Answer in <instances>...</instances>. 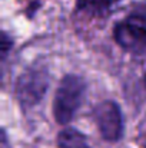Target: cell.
<instances>
[{
  "instance_id": "3957f363",
  "label": "cell",
  "mask_w": 146,
  "mask_h": 148,
  "mask_svg": "<svg viewBox=\"0 0 146 148\" xmlns=\"http://www.w3.org/2000/svg\"><path fill=\"white\" fill-rule=\"evenodd\" d=\"M115 42L126 52L146 53V3L138 6L113 27Z\"/></svg>"
},
{
  "instance_id": "8992f818",
  "label": "cell",
  "mask_w": 146,
  "mask_h": 148,
  "mask_svg": "<svg viewBox=\"0 0 146 148\" xmlns=\"http://www.w3.org/2000/svg\"><path fill=\"white\" fill-rule=\"evenodd\" d=\"M57 145L59 148H90L86 137L75 128L62 130L57 135Z\"/></svg>"
},
{
  "instance_id": "52a82bcc",
  "label": "cell",
  "mask_w": 146,
  "mask_h": 148,
  "mask_svg": "<svg viewBox=\"0 0 146 148\" xmlns=\"http://www.w3.org/2000/svg\"><path fill=\"white\" fill-rule=\"evenodd\" d=\"M12 48H13L12 38L6 32H1V35H0V52H1V60L3 62L6 60V58H7L9 52L12 50Z\"/></svg>"
},
{
  "instance_id": "7a4b0ae2",
  "label": "cell",
  "mask_w": 146,
  "mask_h": 148,
  "mask_svg": "<svg viewBox=\"0 0 146 148\" xmlns=\"http://www.w3.org/2000/svg\"><path fill=\"white\" fill-rule=\"evenodd\" d=\"M50 75L43 62L30 65L23 73L19 75L14 84V95L23 109L36 106L49 89Z\"/></svg>"
},
{
  "instance_id": "ba28073f",
  "label": "cell",
  "mask_w": 146,
  "mask_h": 148,
  "mask_svg": "<svg viewBox=\"0 0 146 148\" xmlns=\"http://www.w3.org/2000/svg\"><path fill=\"white\" fill-rule=\"evenodd\" d=\"M143 85H145V88H146V73H145V78H143Z\"/></svg>"
},
{
  "instance_id": "277c9868",
  "label": "cell",
  "mask_w": 146,
  "mask_h": 148,
  "mask_svg": "<svg viewBox=\"0 0 146 148\" xmlns=\"http://www.w3.org/2000/svg\"><path fill=\"white\" fill-rule=\"evenodd\" d=\"M93 119L103 140L109 143L119 141L123 135V115L115 101L99 102L92 111Z\"/></svg>"
},
{
  "instance_id": "5b68a950",
  "label": "cell",
  "mask_w": 146,
  "mask_h": 148,
  "mask_svg": "<svg viewBox=\"0 0 146 148\" xmlns=\"http://www.w3.org/2000/svg\"><path fill=\"white\" fill-rule=\"evenodd\" d=\"M120 0H76V12L88 13L92 17H106Z\"/></svg>"
},
{
  "instance_id": "6da1fadb",
  "label": "cell",
  "mask_w": 146,
  "mask_h": 148,
  "mask_svg": "<svg viewBox=\"0 0 146 148\" xmlns=\"http://www.w3.org/2000/svg\"><path fill=\"white\" fill-rule=\"evenodd\" d=\"M86 92V82L79 75H65L53 99V115L57 124H69L79 111Z\"/></svg>"
}]
</instances>
